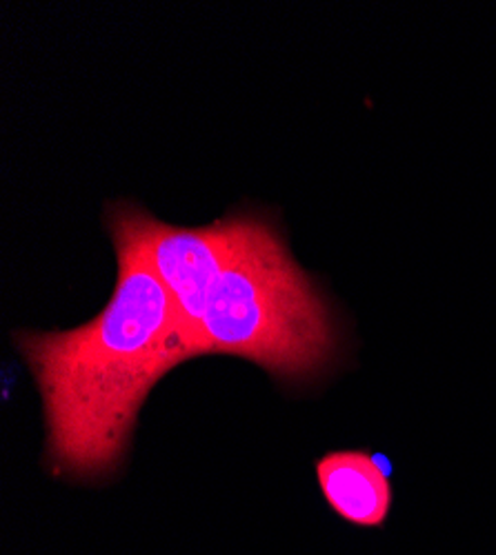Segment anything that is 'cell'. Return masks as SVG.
Segmentation results:
<instances>
[{"label":"cell","instance_id":"cell-1","mask_svg":"<svg viewBox=\"0 0 496 555\" xmlns=\"http://www.w3.org/2000/svg\"><path fill=\"white\" fill-rule=\"evenodd\" d=\"M107 229L118 273L103 311L67 332L14 334L42 398L48 467L80 482L118 472L150 391L196 358L139 241L112 211Z\"/></svg>","mask_w":496,"mask_h":555},{"label":"cell","instance_id":"cell-2","mask_svg":"<svg viewBox=\"0 0 496 555\" xmlns=\"http://www.w3.org/2000/svg\"><path fill=\"white\" fill-rule=\"evenodd\" d=\"M190 336L196 356H239L294 385L326 374L341 349L326 296L277 224L256 214H247L234 254L209 283Z\"/></svg>","mask_w":496,"mask_h":555},{"label":"cell","instance_id":"cell-3","mask_svg":"<svg viewBox=\"0 0 496 555\" xmlns=\"http://www.w3.org/2000/svg\"><path fill=\"white\" fill-rule=\"evenodd\" d=\"M321 493L332 512L364 529H379L392 512V485L377 457L364 449L330 451L317 460Z\"/></svg>","mask_w":496,"mask_h":555}]
</instances>
